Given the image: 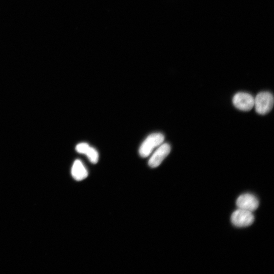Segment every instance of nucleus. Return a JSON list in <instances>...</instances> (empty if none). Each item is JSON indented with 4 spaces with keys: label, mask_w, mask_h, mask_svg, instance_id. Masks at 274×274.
I'll use <instances>...</instances> for the list:
<instances>
[{
    "label": "nucleus",
    "mask_w": 274,
    "mask_h": 274,
    "mask_svg": "<svg viewBox=\"0 0 274 274\" xmlns=\"http://www.w3.org/2000/svg\"><path fill=\"white\" fill-rule=\"evenodd\" d=\"M273 102V96L271 93L268 92H261L254 98V106L257 113L264 115L271 110Z\"/></svg>",
    "instance_id": "nucleus-1"
},
{
    "label": "nucleus",
    "mask_w": 274,
    "mask_h": 274,
    "mask_svg": "<svg viewBox=\"0 0 274 274\" xmlns=\"http://www.w3.org/2000/svg\"><path fill=\"white\" fill-rule=\"evenodd\" d=\"M164 139V135L160 133H154L148 135L140 147L139 154L141 156H148L155 147L163 143Z\"/></svg>",
    "instance_id": "nucleus-2"
},
{
    "label": "nucleus",
    "mask_w": 274,
    "mask_h": 274,
    "mask_svg": "<svg viewBox=\"0 0 274 274\" xmlns=\"http://www.w3.org/2000/svg\"><path fill=\"white\" fill-rule=\"evenodd\" d=\"M254 221V216L252 212L241 209L234 211L231 216V221L233 225L238 227L251 225Z\"/></svg>",
    "instance_id": "nucleus-3"
},
{
    "label": "nucleus",
    "mask_w": 274,
    "mask_h": 274,
    "mask_svg": "<svg viewBox=\"0 0 274 274\" xmlns=\"http://www.w3.org/2000/svg\"><path fill=\"white\" fill-rule=\"evenodd\" d=\"M234 106L238 109L248 111L254 106V98L250 94L238 92L234 95L232 99Z\"/></svg>",
    "instance_id": "nucleus-4"
},
{
    "label": "nucleus",
    "mask_w": 274,
    "mask_h": 274,
    "mask_svg": "<svg viewBox=\"0 0 274 274\" xmlns=\"http://www.w3.org/2000/svg\"><path fill=\"white\" fill-rule=\"evenodd\" d=\"M236 204L238 209L253 212L258 208L259 201L254 195L245 193L238 196L236 201Z\"/></svg>",
    "instance_id": "nucleus-5"
},
{
    "label": "nucleus",
    "mask_w": 274,
    "mask_h": 274,
    "mask_svg": "<svg viewBox=\"0 0 274 274\" xmlns=\"http://www.w3.org/2000/svg\"><path fill=\"white\" fill-rule=\"evenodd\" d=\"M170 151V147L169 144L164 143L161 145L149 159V165L152 168L158 166Z\"/></svg>",
    "instance_id": "nucleus-6"
},
{
    "label": "nucleus",
    "mask_w": 274,
    "mask_h": 274,
    "mask_svg": "<svg viewBox=\"0 0 274 274\" xmlns=\"http://www.w3.org/2000/svg\"><path fill=\"white\" fill-rule=\"evenodd\" d=\"M71 173L74 179L77 181H82L88 176V171L79 159L76 160L72 166Z\"/></svg>",
    "instance_id": "nucleus-7"
},
{
    "label": "nucleus",
    "mask_w": 274,
    "mask_h": 274,
    "mask_svg": "<svg viewBox=\"0 0 274 274\" xmlns=\"http://www.w3.org/2000/svg\"><path fill=\"white\" fill-rule=\"evenodd\" d=\"M84 154L87 156L91 163L95 164L97 162L99 155L97 151L94 148L89 147Z\"/></svg>",
    "instance_id": "nucleus-8"
},
{
    "label": "nucleus",
    "mask_w": 274,
    "mask_h": 274,
    "mask_svg": "<svg viewBox=\"0 0 274 274\" xmlns=\"http://www.w3.org/2000/svg\"><path fill=\"white\" fill-rule=\"evenodd\" d=\"M89 146H90L86 143H79L76 146V150L79 153L85 154Z\"/></svg>",
    "instance_id": "nucleus-9"
}]
</instances>
